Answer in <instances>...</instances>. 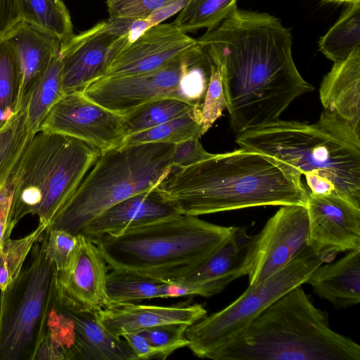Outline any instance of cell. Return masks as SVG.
Returning <instances> with one entry per match:
<instances>
[{"label": "cell", "mask_w": 360, "mask_h": 360, "mask_svg": "<svg viewBox=\"0 0 360 360\" xmlns=\"http://www.w3.org/2000/svg\"><path fill=\"white\" fill-rule=\"evenodd\" d=\"M196 40L219 70L236 135L279 120L314 90L294 63L290 30L266 13L236 8Z\"/></svg>", "instance_id": "6da1fadb"}, {"label": "cell", "mask_w": 360, "mask_h": 360, "mask_svg": "<svg viewBox=\"0 0 360 360\" xmlns=\"http://www.w3.org/2000/svg\"><path fill=\"white\" fill-rule=\"evenodd\" d=\"M179 214L193 216L267 205H306L301 179L272 158L240 148L197 164L172 166L156 186Z\"/></svg>", "instance_id": "7a4b0ae2"}, {"label": "cell", "mask_w": 360, "mask_h": 360, "mask_svg": "<svg viewBox=\"0 0 360 360\" xmlns=\"http://www.w3.org/2000/svg\"><path fill=\"white\" fill-rule=\"evenodd\" d=\"M236 142L304 175L309 193L338 195L360 207V131L335 112L323 109L313 124L280 119L237 134Z\"/></svg>", "instance_id": "3957f363"}, {"label": "cell", "mask_w": 360, "mask_h": 360, "mask_svg": "<svg viewBox=\"0 0 360 360\" xmlns=\"http://www.w3.org/2000/svg\"><path fill=\"white\" fill-rule=\"evenodd\" d=\"M214 360H360V346L333 330L302 285L266 309Z\"/></svg>", "instance_id": "277c9868"}, {"label": "cell", "mask_w": 360, "mask_h": 360, "mask_svg": "<svg viewBox=\"0 0 360 360\" xmlns=\"http://www.w3.org/2000/svg\"><path fill=\"white\" fill-rule=\"evenodd\" d=\"M235 229L179 214L91 240L109 268L174 282L202 264Z\"/></svg>", "instance_id": "5b68a950"}, {"label": "cell", "mask_w": 360, "mask_h": 360, "mask_svg": "<svg viewBox=\"0 0 360 360\" xmlns=\"http://www.w3.org/2000/svg\"><path fill=\"white\" fill-rule=\"evenodd\" d=\"M174 146L167 143H123L101 153L47 229L82 234L112 205L154 188L172 167Z\"/></svg>", "instance_id": "8992f818"}, {"label": "cell", "mask_w": 360, "mask_h": 360, "mask_svg": "<svg viewBox=\"0 0 360 360\" xmlns=\"http://www.w3.org/2000/svg\"><path fill=\"white\" fill-rule=\"evenodd\" d=\"M100 154L70 136L40 131L32 136L8 179L13 190V224L31 214L47 229Z\"/></svg>", "instance_id": "52a82bcc"}, {"label": "cell", "mask_w": 360, "mask_h": 360, "mask_svg": "<svg viewBox=\"0 0 360 360\" xmlns=\"http://www.w3.org/2000/svg\"><path fill=\"white\" fill-rule=\"evenodd\" d=\"M44 247V233L32 249L29 264L1 290L0 360H33L47 333L57 269Z\"/></svg>", "instance_id": "ba28073f"}, {"label": "cell", "mask_w": 360, "mask_h": 360, "mask_svg": "<svg viewBox=\"0 0 360 360\" xmlns=\"http://www.w3.org/2000/svg\"><path fill=\"white\" fill-rule=\"evenodd\" d=\"M334 256L318 255L306 246L288 265L265 280L248 285L224 309L206 316L186 330L188 347L199 358L211 359L235 340L266 309Z\"/></svg>", "instance_id": "9c48e42d"}, {"label": "cell", "mask_w": 360, "mask_h": 360, "mask_svg": "<svg viewBox=\"0 0 360 360\" xmlns=\"http://www.w3.org/2000/svg\"><path fill=\"white\" fill-rule=\"evenodd\" d=\"M212 62L200 46L189 55L154 71L103 77L82 92L92 101L124 116L153 101L172 98L201 108Z\"/></svg>", "instance_id": "30bf717a"}, {"label": "cell", "mask_w": 360, "mask_h": 360, "mask_svg": "<svg viewBox=\"0 0 360 360\" xmlns=\"http://www.w3.org/2000/svg\"><path fill=\"white\" fill-rule=\"evenodd\" d=\"M148 27L146 19L109 18L61 44L64 94L83 91L104 77L114 56Z\"/></svg>", "instance_id": "8fae6325"}, {"label": "cell", "mask_w": 360, "mask_h": 360, "mask_svg": "<svg viewBox=\"0 0 360 360\" xmlns=\"http://www.w3.org/2000/svg\"><path fill=\"white\" fill-rule=\"evenodd\" d=\"M39 131L79 139L101 153L122 145L127 137L123 117L92 101L82 91L64 94Z\"/></svg>", "instance_id": "7c38bea8"}, {"label": "cell", "mask_w": 360, "mask_h": 360, "mask_svg": "<svg viewBox=\"0 0 360 360\" xmlns=\"http://www.w3.org/2000/svg\"><path fill=\"white\" fill-rule=\"evenodd\" d=\"M308 238L306 205H282L257 234L247 274L249 285L265 280L288 265L307 245Z\"/></svg>", "instance_id": "4fadbf2b"}, {"label": "cell", "mask_w": 360, "mask_h": 360, "mask_svg": "<svg viewBox=\"0 0 360 360\" xmlns=\"http://www.w3.org/2000/svg\"><path fill=\"white\" fill-rule=\"evenodd\" d=\"M68 266L57 271L56 299L72 311H99L110 304L105 281L109 269L96 244L78 234Z\"/></svg>", "instance_id": "5bb4252c"}, {"label": "cell", "mask_w": 360, "mask_h": 360, "mask_svg": "<svg viewBox=\"0 0 360 360\" xmlns=\"http://www.w3.org/2000/svg\"><path fill=\"white\" fill-rule=\"evenodd\" d=\"M200 47L196 39L174 23H159L122 49L107 68L104 77H123L156 70Z\"/></svg>", "instance_id": "9a60e30c"}, {"label": "cell", "mask_w": 360, "mask_h": 360, "mask_svg": "<svg viewBox=\"0 0 360 360\" xmlns=\"http://www.w3.org/2000/svg\"><path fill=\"white\" fill-rule=\"evenodd\" d=\"M306 207L307 246L314 252L335 256L360 248V207L338 195L309 193Z\"/></svg>", "instance_id": "2e32d148"}, {"label": "cell", "mask_w": 360, "mask_h": 360, "mask_svg": "<svg viewBox=\"0 0 360 360\" xmlns=\"http://www.w3.org/2000/svg\"><path fill=\"white\" fill-rule=\"evenodd\" d=\"M257 235L236 226L224 243L202 264L177 281L194 286L197 295L209 297L221 292L234 280L247 276Z\"/></svg>", "instance_id": "e0dca14e"}, {"label": "cell", "mask_w": 360, "mask_h": 360, "mask_svg": "<svg viewBox=\"0 0 360 360\" xmlns=\"http://www.w3.org/2000/svg\"><path fill=\"white\" fill-rule=\"evenodd\" d=\"M101 322L115 335L167 323L191 326L207 316L202 304L184 302L172 306L110 303L98 311Z\"/></svg>", "instance_id": "ac0fdd59"}, {"label": "cell", "mask_w": 360, "mask_h": 360, "mask_svg": "<svg viewBox=\"0 0 360 360\" xmlns=\"http://www.w3.org/2000/svg\"><path fill=\"white\" fill-rule=\"evenodd\" d=\"M3 38L15 48L19 58V111L27 105L32 90L60 51L62 42L56 36L25 21L19 22Z\"/></svg>", "instance_id": "d6986e66"}, {"label": "cell", "mask_w": 360, "mask_h": 360, "mask_svg": "<svg viewBox=\"0 0 360 360\" xmlns=\"http://www.w3.org/2000/svg\"><path fill=\"white\" fill-rule=\"evenodd\" d=\"M179 214L155 187L112 205L96 217L82 234L93 240Z\"/></svg>", "instance_id": "ffe728a7"}, {"label": "cell", "mask_w": 360, "mask_h": 360, "mask_svg": "<svg viewBox=\"0 0 360 360\" xmlns=\"http://www.w3.org/2000/svg\"><path fill=\"white\" fill-rule=\"evenodd\" d=\"M319 95L324 110L335 112L360 131V46L334 63L321 82Z\"/></svg>", "instance_id": "44dd1931"}, {"label": "cell", "mask_w": 360, "mask_h": 360, "mask_svg": "<svg viewBox=\"0 0 360 360\" xmlns=\"http://www.w3.org/2000/svg\"><path fill=\"white\" fill-rule=\"evenodd\" d=\"M67 311L73 322V359L137 360L127 342L103 325L98 311Z\"/></svg>", "instance_id": "7402d4cb"}, {"label": "cell", "mask_w": 360, "mask_h": 360, "mask_svg": "<svg viewBox=\"0 0 360 360\" xmlns=\"http://www.w3.org/2000/svg\"><path fill=\"white\" fill-rule=\"evenodd\" d=\"M314 292L337 309L360 302V248L332 264H321L307 281Z\"/></svg>", "instance_id": "603a6c76"}, {"label": "cell", "mask_w": 360, "mask_h": 360, "mask_svg": "<svg viewBox=\"0 0 360 360\" xmlns=\"http://www.w3.org/2000/svg\"><path fill=\"white\" fill-rule=\"evenodd\" d=\"M59 51L53 56L29 96L26 105V127L31 134L39 131L51 108L64 95Z\"/></svg>", "instance_id": "cb8c5ba5"}, {"label": "cell", "mask_w": 360, "mask_h": 360, "mask_svg": "<svg viewBox=\"0 0 360 360\" xmlns=\"http://www.w3.org/2000/svg\"><path fill=\"white\" fill-rule=\"evenodd\" d=\"M21 21L59 38L63 43L74 34L70 13L61 0H18Z\"/></svg>", "instance_id": "d4e9b609"}, {"label": "cell", "mask_w": 360, "mask_h": 360, "mask_svg": "<svg viewBox=\"0 0 360 360\" xmlns=\"http://www.w3.org/2000/svg\"><path fill=\"white\" fill-rule=\"evenodd\" d=\"M319 46L321 53L334 63L344 60L360 46V2L349 4L320 39Z\"/></svg>", "instance_id": "484cf974"}, {"label": "cell", "mask_w": 360, "mask_h": 360, "mask_svg": "<svg viewBox=\"0 0 360 360\" xmlns=\"http://www.w3.org/2000/svg\"><path fill=\"white\" fill-rule=\"evenodd\" d=\"M204 134L200 108L148 129L126 137L123 143H167L176 144L186 139H200ZM122 143V144H123Z\"/></svg>", "instance_id": "4316f807"}, {"label": "cell", "mask_w": 360, "mask_h": 360, "mask_svg": "<svg viewBox=\"0 0 360 360\" xmlns=\"http://www.w3.org/2000/svg\"><path fill=\"white\" fill-rule=\"evenodd\" d=\"M163 282L134 272L112 269L106 276V294L110 304L160 298Z\"/></svg>", "instance_id": "83f0119b"}, {"label": "cell", "mask_w": 360, "mask_h": 360, "mask_svg": "<svg viewBox=\"0 0 360 360\" xmlns=\"http://www.w3.org/2000/svg\"><path fill=\"white\" fill-rule=\"evenodd\" d=\"M197 108L200 107L172 98L148 103L122 116L127 137L185 115Z\"/></svg>", "instance_id": "f1b7e54d"}, {"label": "cell", "mask_w": 360, "mask_h": 360, "mask_svg": "<svg viewBox=\"0 0 360 360\" xmlns=\"http://www.w3.org/2000/svg\"><path fill=\"white\" fill-rule=\"evenodd\" d=\"M236 2L237 0H187L173 23L184 33L203 27L210 30L237 8Z\"/></svg>", "instance_id": "f546056e"}, {"label": "cell", "mask_w": 360, "mask_h": 360, "mask_svg": "<svg viewBox=\"0 0 360 360\" xmlns=\"http://www.w3.org/2000/svg\"><path fill=\"white\" fill-rule=\"evenodd\" d=\"M20 86L18 53L6 39L0 38V128L18 112Z\"/></svg>", "instance_id": "4dcf8cb0"}, {"label": "cell", "mask_w": 360, "mask_h": 360, "mask_svg": "<svg viewBox=\"0 0 360 360\" xmlns=\"http://www.w3.org/2000/svg\"><path fill=\"white\" fill-rule=\"evenodd\" d=\"M34 134L26 127V105L0 128V188L7 181L27 141Z\"/></svg>", "instance_id": "1f68e13d"}, {"label": "cell", "mask_w": 360, "mask_h": 360, "mask_svg": "<svg viewBox=\"0 0 360 360\" xmlns=\"http://www.w3.org/2000/svg\"><path fill=\"white\" fill-rule=\"evenodd\" d=\"M46 229L39 224L27 236L18 239H7L0 248V290L12 283L18 276L23 264L35 243Z\"/></svg>", "instance_id": "d6a6232c"}, {"label": "cell", "mask_w": 360, "mask_h": 360, "mask_svg": "<svg viewBox=\"0 0 360 360\" xmlns=\"http://www.w3.org/2000/svg\"><path fill=\"white\" fill-rule=\"evenodd\" d=\"M188 326L184 323H167L137 332L159 352L160 359H165L176 350L188 346L186 330Z\"/></svg>", "instance_id": "836d02e7"}, {"label": "cell", "mask_w": 360, "mask_h": 360, "mask_svg": "<svg viewBox=\"0 0 360 360\" xmlns=\"http://www.w3.org/2000/svg\"><path fill=\"white\" fill-rule=\"evenodd\" d=\"M45 253L57 271L65 269L74 252L78 236L60 229H46L44 231Z\"/></svg>", "instance_id": "e575fe53"}, {"label": "cell", "mask_w": 360, "mask_h": 360, "mask_svg": "<svg viewBox=\"0 0 360 360\" xmlns=\"http://www.w3.org/2000/svg\"><path fill=\"white\" fill-rule=\"evenodd\" d=\"M226 108L221 79L218 68L213 63L208 87L201 105V121L205 134Z\"/></svg>", "instance_id": "d590c367"}, {"label": "cell", "mask_w": 360, "mask_h": 360, "mask_svg": "<svg viewBox=\"0 0 360 360\" xmlns=\"http://www.w3.org/2000/svg\"><path fill=\"white\" fill-rule=\"evenodd\" d=\"M181 0H124L108 6L110 18L143 19Z\"/></svg>", "instance_id": "8d00e7d4"}, {"label": "cell", "mask_w": 360, "mask_h": 360, "mask_svg": "<svg viewBox=\"0 0 360 360\" xmlns=\"http://www.w3.org/2000/svg\"><path fill=\"white\" fill-rule=\"evenodd\" d=\"M206 151L199 139L193 138L174 144L172 153V166L188 167L214 156Z\"/></svg>", "instance_id": "74e56055"}, {"label": "cell", "mask_w": 360, "mask_h": 360, "mask_svg": "<svg viewBox=\"0 0 360 360\" xmlns=\"http://www.w3.org/2000/svg\"><path fill=\"white\" fill-rule=\"evenodd\" d=\"M13 186L9 180L0 188V248L15 227L12 221Z\"/></svg>", "instance_id": "f35d334b"}, {"label": "cell", "mask_w": 360, "mask_h": 360, "mask_svg": "<svg viewBox=\"0 0 360 360\" xmlns=\"http://www.w3.org/2000/svg\"><path fill=\"white\" fill-rule=\"evenodd\" d=\"M122 338L131 348L137 360L160 359L159 352L139 332L128 333Z\"/></svg>", "instance_id": "ab89813d"}, {"label": "cell", "mask_w": 360, "mask_h": 360, "mask_svg": "<svg viewBox=\"0 0 360 360\" xmlns=\"http://www.w3.org/2000/svg\"><path fill=\"white\" fill-rule=\"evenodd\" d=\"M20 21L18 0H0V38Z\"/></svg>", "instance_id": "60d3db41"}, {"label": "cell", "mask_w": 360, "mask_h": 360, "mask_svg": "<svg viewBox=\"0 0 360 360\" xmlns=\"http://www.w3.org/2000/svg\"><path fill=\"white\" fill-rule=\"evenodd\" d=\"M326 1H333V2L348 3L349 4L360 2V0H326Z\"/></svg>", "instance_id": "b9f144b4"}, {"label": "cell", "mask_w": 360, "mask_h": 360, "mask_svg": "<svg viewBox=\"0 0 360 360\" xmlns=\"http://www.w3.org/2000/svg\"><path fill=\"white\" fill-rule=\"evenodd\" d=\"M124 1V0H106V5L108 6L110 4H114L116 2H119V1Z\"/></svg>", "instance_id": "7bdbcfd3"}]
</instances>
